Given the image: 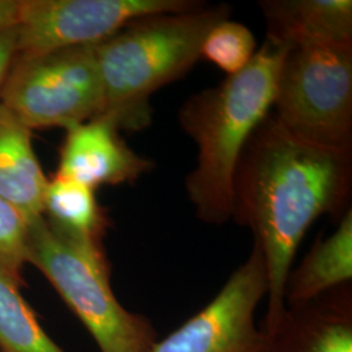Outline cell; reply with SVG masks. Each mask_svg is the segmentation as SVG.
Returning <instances> with one entry per match:
<instances>
[{"mask_svg": "<svg viewBox=\"0 0 352 352\" xmlns=\"http://www.w3.org/2000/svg\"><path fill=\"white\" fill-rule=\"evenodd\" d=\"M351 182L352 151L298 139L273 113L254 129L241 153L231 218L251 228L264 254L269 291L263 329L270 340L286 314V282L304 235L321 215L344 209Z\"/></svg>", "mask_w": 352, "mask_h": 352, "instance_id": "1", "label": "cell"}, {"mask_svg": "<svg viewBox=\"0 0 352 352\" xmlns=\"http://www.w3.org/2000/svg\"><path fill=\"white\" fill-rule=\"evenodd\" d=\"M289 50L265 39L244 69L190 96L180 107L179 124L199 151L186 188L205 223L221 226L231 219L232 183L240 155L273 109L278 77Z\"/></svg>", "mask_w": 352, "mask_h": 352, "instance_id": "2", "label": "cell"}, {"mask_svg": "<svg viewBox=\"0 0 352 352\" xmlns=\"http://www.w3.org/2000/svg\"><path fill=\"white\" fill-rule=\"evenodd\" d=\"M230 14L226 4L204 3L186 11L151 13L97 43L103 113L113 115L122 129L149 126L151 96L188 74L206 36Z\"/></svg>", "mask_w": 352, "mask_h": 352, "instance_id": "3", "label": "cell"}, {"mask_svg": "<svg viewBox=\"0 0 352 352\" xmlns=\"http://www.w3.org/2000/svg\"><path fill=\"white\" fill-rule=\"evenodd\" d=\"M28 264L46 277L101 352H151L157 330L113 295L104 248L71 239L39 217L30 222Z\"/></svg>", "mask_w": 352, "mask_h": 352, "instance_id": "4", "label": "cell"}, {"mask_svg": "<svg viewBox=\"0 0 352 352\" xmlns=\"http://www.w3.org/2000/svg\"><path fill=\"white\" fill-rule=\"evenodd\" d=\"M273 109L295 138L330 151H352V46L291 49Z\"/></svg>", "mask_w": 352, "mask_h": 352, "instance_id": "5", "label": "cell"}, {"mask_svg": "<svg viewBox=\"0 0 352 352\" xmlns=\"http://www.w3.org/2000/svg\"><path fill=\"white\" fill-rule=\"evenodd\" d=\"M0 103L29 129L71 126L104 110L96 45L16 56Z\"/></svg>", "mask_w": 352, "mask_h": 352, "instance_id": "6", "label": "cell"}, {"mask_svg": "<svg viewBox=\"0 0 352 352\" xmlns=\"http://www.w3.org/2000/svg\"><path fill=\"white\" fill-rule=\"evenodd\" d=\"M267 291L264 254L253 240L248 258L213 300L158 340L151 352H273V340L256 320Z\"/></svg>", "mask_w": 352, "mask_h": 352, "instance_id": "7", "label": "cell"}, {"mask_svg": "<svg viewBox=\"0 0 352 352\" xmlns=\"http://www.w3.org/2000/svg\"><path fill=\"white\" fill-rule=\"evenodd\" d=\"M193 0H21L16 56L97 45L132 20L190 10Z\"/></svg>", "mask_w": 352, "mask_h": 352, "instance_id": "8", "label": "cell"}, {"mask_svg": "<svg viewBox=\"0 0 352 352\" xmlns=\"http://www.w3.org/2000/svg\"><path fill=\"white\" fill-rule=\"evenodd\" d=\"M120 126L110 113L65 129L55 174L89 188L133 183L153 168V162L138 154L120 136Z\"/></svg>", "mask_w": 352, "mask_h": 352, "instance_id": "9", "label": "cell"}, {"mask_svg": "<svg viewBox=\"0 0 352 352\" xmlns=\"http://www.w3.org/2000/svg\"><path fill=\"white\" fill-rule=\"evenodd\" d=\"M266 39L291 49L352 46L350 0L260 1Z\"/></svg>", "mask_w": 352, "mask_h": 352, "instance_id": "10", "label": "cell"}, {"mask_svg": "<svg viewBox=\"0 0 352 352\" xmlns=\"http://www.w3.org/2000/svg\"><path fill=\"white\" fill-rule=\"evenodd\" d=\"M272 340L273 352H352L351 285L286 309Z\"/></svg>", "mask_w": 352, "mask_h": 352, "instance_id": "11", "label": "cell"}, {"mask_svg": "<svg viewBox=\"0 0 352 352\" xmlns=\"http://www.w3.org/2000/svg\"><path fill=\"white\" fill-rule=\"evenodd\" d=\"M47 182L33 148L32 129L0 103V199L32 222L43 215Z\"/></svg>", "mask_w": 352, "mask_h": 352, "instance_id": "12", "label": "cell"}, {"mask_svg": "<svg viewBox=\"0 0 352 352\" xmlns=\"http://www.w3.org/2000/svg\"><path fill=\"white\" fill-rule=\"evenodd\" d=\"M351 279L352 212L349 209L337 230L315 243L298 267L291 269L285 289L286 309L304 307Z\"/></svg>", "mask_w": 352, "mask_h": 352, "instance_id": "13", "label": "cell"}, {"mask_svg": "<svg viewBox=\"0 0 352 352\" xmlns=\"http://www.w3.org/2000/svg\"><path fill=\"white\" fill-rule=\"evenodd\" d=\"M43 217L68 238L103 248L109 218L94 189L55 174L45 190Z\"/></svg>", "mask_w": 352, "mask_h": 352, "instance_id": "14", "label": "cell"}, {"mask_svg": "<svg viewBox=\"0 0 352 352\" xmlns=\"http://www.w3.org/2000/svg\"><path fill=\"white\" fill-rule=\"evenodd\" d=\"M20 286L0 267V352H65L41 327Z\"/></svg>", "mask_w": 352, "mask_h": 352, "instance_id": "15", "label": "cell"}, {"mask_svg": "<svg viewBox=\"0 0 352 352\" xmlns=\"http://www.w3.org/2000/svg\"><path fill=\"white\" fill-rule=\"evenodd\" d=\"M256 39L243 24L225 21L214 26L206 36L200 51V59L214 64L227 76L244 69L256 54Z\"/></svg>", "mask_w": 352, "mask_h": 352, "instance_id": "16", "label": "cell"}, {"mask_svg": "<svg viewBox=\"0 0 352 352\" xmlns=\"http://www.w3.org/2000/svg\"><path fill=\"white\" fill-rule=\"evenodd\" d=\"M30 221L10 202L0 199V267L23 283L28 264Z\"/></svg>", "mask_w": 352, "mask_h": 352, "instance_id": "17", "label": "cell"}, {"mask_svg": "<svg viewBox=\"0 0 352 352\" xmlns=\"http://www.w3.org/2000/svg\"><path fill=\"white\" fill-rule=\"evenodd\" d=\"M16 58V25L0 33V90Z\"/></svg>", "mask_w": 352, "mask_h": 352, "instance_id": "18", "label": "cell"}, {"mask_svg": "<svg viewBox=\"0 0 352 352\" xmlns=\"http://www.w3.org/2000/svg\"><path fill=\"white\" fill-rule=\"evenodd\" d=\"M21 0H0V33L17 24Z\"/></svg>", "mask_w": 352, "mask_h": 352, "instance_id": "19", "label": "cell"}]
</instances>
